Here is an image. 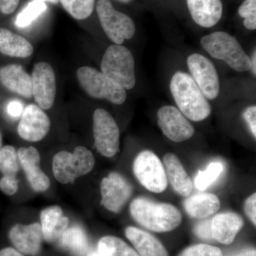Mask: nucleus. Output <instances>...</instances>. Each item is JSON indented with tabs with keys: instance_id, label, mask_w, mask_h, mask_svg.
<instances>
[{
	"instance_id": "f257e3e1",
	"label": "nucleus",
	"mask_w": 256,
	"mask_h": 256,
	"mask_svg": "<svg viewBox=\"0 0 256 256\" xmlns=\"http://www.w3.org/2000/svg\"><path fill=\"white\" fill-rule=\"evenodd\" d=\"M130 212L140 225L154 232H168L181 224V212L173 205L138 197L131 202Z\"/></svg>"
},
{
	"instance_id": "f03ea898",
	"label": "nucleus",
	"mask_w": 256,
	"mask_h": 256,
	"mask_svg": "<svg viewBox=\"0 0 256 256\" xmlns=\"http://www.w3.org/2000/svg\"><path fill=\"white\" fill-rule=\"evenodd\" d=\"M170 90L178 110L186 118L200 122L210 116V102L190 74L175 73L170 82Z\"/></svg>"
},
{
	"instance_id": "7ed1b4c3",
	"label": "nucleus",
	"mask_w": 256,
	"mask_h": 256,
	"mask_svg": "<svg viewBox=\"0 0 256 256\" xmlns=\"http://www.w3.org/2000/svg\"><path fill=\"white\" fill-rule=\"evenodd\" d=\"M201 44L212 57L224 60L234 70L238 72L250 70V57L236 38L227 32H216L202 37Z\"/></svg>"
},
{
	"instance_id": "20e7f679",
	"label": "nucleus",
	"mask_w": 256,
	"mask_h": 256,
	"mask_svg": "<svg viewBox=\"0 0 256 256\" xmlns=\"http://www.w3.org/2000/svg\"><path fill=\"white\" fill-rule=\"evenodd\" d=\"M95 162L92 152L85 146H79L73 152L62 151L56 154L52 161V170L56 180L67 184L90 172Z\"/></svg>"
},
{
	"instance_id": "39448f33",
	"label": "nucleus",
	"mask_w": 256,
	"mask_h": 256,
	"mask_svg": "<svg viewBox=\"0 0 256 256\" xmlns=\"http://www.w3.org/2000/svg\"><path fill=\"white\" fill-rule=\"evenodd\" d=\"M102 73L124 90L136 86L134 60L132 52L122 45H112L106 50L101 62Z\"/></svg>"
},
{
	"instance_id": "423d86ee",
	"label": "nucleus",
	"mask_w": 256,
	"mask_h": 256,
	"mask_svg": "<svg viewBox=\"0 0 256 256\" xmlns=\"http://www.w3.org/2000/svg\"><path fill=\"white\" fill-rule=\"evenodd\" d=\"M76 76L82 89L90 97L106 99L116 105H121L126 101L127 94L124 88L96 68L80 67Z\"/></svg>"
},
{
	"instance_id": "0eeeda50",
	"label": "nucleus",
	"mask_w": 256,
	"mask_h": 256,
	"mask_svg": "<svg viewBox=\"0 0 256 256\" xmlns=\"http://www.w3.org/2000/svg\"><path fill=\"white\" fill-rule=\"evenodd\" d=\"M96 11L106 36L116 44L121 45L124 40L134 36V22L127 14L114 9L110 0H98Z\"/></svg>"
},
{
	"instance_id": "6e6552de",
	"label": "nucleus",
	"mask_w": 256,
	"mask_h": 256,
	"mask_svg": "<svg viewBox=\"0 0 256 256\" xmlns=\"http://www.w3.org/2000/svg\"><path fill=\"white\" fill-rule=\"evenodd\" d=\"M133 172L140 183L154 193H162L168 188V178L160 158L150 150L140 152L133 162Z\"/></svg>"
},
{
	"instance_id": "1a4fd4ad",
	"label": "nucleus",
	"mask_w": 256,
	"mask_h": 256,
	"mask_svg": "<svg viewBox=\"0 0 256 256\" xmlns=\"http://www.w3.org/2000/svg\"><path fill=\"white\" fill-rule=\"evenodd\" d=\"M92 130L98 152L106 158L114 156L119 150L120 130L112 116L104 109H96Z\"/></svg>"
},
{
	"instance_id": "9d476101",
	"label": "nucleus",
	"mask_w": 256,
	"mask_h": 256,
	"mask_svg": "<svg viewBox=\"0 0 256 256\" xmlns=\"http://www.w3.org/2000/svg\"><path fill=\"white\" fill-rule=\"evenodd\" d=\"M188 65L194 79L207 99L214 100L220 95V82L218 73L210 60L200 54L188 57Z\"/></svg>"
},
{
	"instance_id": "9b49d317",
	"label": "nucleus",
	"mask_w": 256,
	"mask_h": 256,
	"mask_svg": "<svg viewBox=\"0 0 256 256\" xmlns=\"http://www.w3.org/2000/svg\"><path fill=\"white\" fill-rule=\"evenodd\" d=\"M32 96L42 110H48L54 104L56 82L54 70L46 62L34 66L32 74Z\"/></svg>"
},
{
	"instance_id": "f8f14e48",
	"label": "nucleus",
	"mask_w": 256,
	"mask_h": 256,
	"mask_svg": "<svg viewBox=\"0 0 256 256\" xmlns=\"http://www.w3.org/2000/svg\"><path fill=\"white\" fill-rule=\"evenodd\" d=\"M131 184L122 175L111 172L101 182L100 204L114 213H118L132 196Z\"/></svg>"
},
{
	"instance_id": "ddd939ff",
	"label": "nucleus",
	"mask_w": 256,
	"mask_h": 256,
	"mask_svg": "<svg viewBox=\"0 0 256 256\" xmlns=\"http://www.w3.org/2000/svg\"><path fill=\"white\" fill-rule=\"evenodd\" d=\"M158 124L164 136L173 142L188 140L194 134V128L190 121L174 106L160 108L158 112Z\"/></svg>"
},
{
	"instance_id": "4468645a",
	"label": "nucleus",
	"mask_w": 256,
	"mask_h": 256,
	"mask_svg": "<svg viewBox=\"0 0 256 256\" xmlns=\"http://www.w3.org/2000/svg\"><path fill=\"white\" fill-rule=\"evenodd\" d=\"M50 117L40 106L30 104L24 108L18 127V136L28 142H38L50 132Z\"/></svg>"
},
{
	"instance_id": "2eb2a0df",
	"label": "nucleus",
	"mask_w": 256,
	"mask_h": 256,
	"mask_svg": "<svg viewBox=\"0 0 256 256\" xmlns=\"http://www.w3.org/2000/svg\"><path fill=\"white\" fill-rule=\"evenodd\" d=\"M9 238L14 248L23 255L36 256L41 252L44 240L41 224H16L10 230Z\"/></svg>"
},
{
	"instance_id": "dca6fc26",
	"label": "nucleus",
	"mask_w": 256,
	"mask_h": 256,
	"mask_svg": "<svg viewBox=\"0 0 256 256\" xmlns=\"http://www.w3.org/2000/svg\"><path fill=\"white\" fill-rule=\"evenodd\" d=\"M18 162L22 168L26 180L36 192H44L50 186V180L40 168V152L34 146L21 148L18 151Z\"/></svg>"
},
{
	"instance_id": "f3484780",
	"label": "nucleus",
	"mask_w": 256,
	"mask_h": 256,
	"mask_svg": "<svg viewBox=\"0 0 256 256\" xmlns=\"http://www.w3.org/2000/svg\"><path fill=\"white\" fill-rule=\"evenodd\" d=\"M44 240L48 242H58L69 226L70 220L64 215L63 210L57 205L46 207L40 214Z\"/></svg>"
},
{
	"instance_id": "a211bd4d",
	"label": "nucleus",
	"mask_w": 256,
	"mask_h": 256,
	"mask_svg": "<svg viewBox=\"0 0 256 256\" xmlns=\"http://www.w3.org/2000/svg\"><path fill=\"white\" fill-rule=\"evenodd\" d=\"M0 82L10 92L25 98L32 97V76L22 66L10 64L0 68Z\"/></svg>"
},
{
	"instance_id": "6ab92c4d",
	"label": "nucleus",
	"mask_w": 256,
	"mask_h": 256,
	"mask_svg": "<svg viewBox=\"0 0 256 256\" xmlns=\"http://www.w3.org/2000/svg\"><path fill=\"white\" fill-rule=\"evenodd\" d=\"M186 4L194 21L202 28H212L222 18V0H186Z\"/></svg>"
},
{
	"instance_id": "aec40b11",
	"label": "nucleus",
	"mask_w": 256,
	"mask_h": 256,
	"mask_svg": "<svg viewBox=\"0 0 256 256\" xmlns=\"http://www.w3.org/2000/svg\"><path fill=\"white\" fill-rule=\"evenodd\" d=\"M163 162L168 181L169 180L173 190L182 196H190L193 190V184L178 156L173 153H166Z\"/></svg>"
},
{
	"instance_id": "412c9836",
	"label": "nucleus",
	"mask_w": 256,
	"mask_h": 256,
	"mask_svg": "<svg viewBox=\"0 0 256 256\" xmlns=\"http://www.w3.org/2000/svg\"><path fill=\"white\" fill-rule=\"evenodd\" d=\"M244 226L240 215L234 212H226L216 215L212 220L214 239L223 244H232Z\"/></svg>"
},
{
	"instance_id": "4be33fe9",
	"label": "nucleus",
	"mask_w": 256,
	"mask_h": 256,
	"mask_svg": "<svg viewBox=\"0 0 256 256\" xmlns=\"http://www.w3.org/2000/svg\"><path fill=\"white\" fill-rule=\"evenodd\" d=\"M126 236L140 256H169L168 250L154 236L136 227L126 229Z\"/></svg>"
},
{
	"instance_id": "5701e85b",
	"label": "nucleus",
	"mask_w": 256,
	"mask_h": 256,
	"mask_svg": "<svg viewBox=\"0 0 256 256\" xmlns=\"http://www.w3.org/2000/svg\"><path fill=\"white\" fill-rule=\"evenodd\" d=\"M220 198L210 193L192 195L184 202V208L192 218H206L220 210Z\"/></svg>"
},
{
	"instance_id": "b1692460",
	"label": "nucleus",
	"mask_w": 256,
	"mask_h": 256,
	"mask_svg": "<svg viewBox=\"0 0 256 256\" xmlns=\"http://www.w3.org/2000/svg\"><path fill=\"white\" fill-rule=\"evenodd\" d=\"M34 47L26 38L6 28H0V53L16 58H28Z\"/></svg>"
},
{
	"instance_id": "393cba45",
	"label": "nucleus",
	"mask_w": 256,
	"mask_h": 256,
	"mask_svg": "<svg viewBox=\"0 0 256 256\" xmlns=\"http://www.w3.org/2000/svg\"><path fill=\"white\" fill-rule=\"evenodd\" d=\"M58 242L60 246L77 256H86L89 252L88 237L80 226H68Z\"/></svg>"
},
{
	"instance_id": "a878e982",
	"label": "nucleus",
	"mask_w": 256,
	"mask_h": 256,
	"mask_svg": "<svg viewBox=\"0 0 256 256\" xmlns=\"http://www.w3.org/2000/svg\"><path fill=\"white\" fill-rule=\"evenodd\" d=\"M97 250L100 256H140L124 240L112 236L100 238Z\"/></svg>"
},
{
	"instance_id": "bb28decb",
	"label": "nucleus",
	"mask_w": 256,
	"mask_h": 256,
	"mask_svg": "<svg viewBox=\"0 0 256 256\" xmlns=\"http://www.w3.org/2000/svg\"><path fill=\"white\" fill-rule=\"evenodd\" d=\"M46 10V3L40 0H32L18 13L15 20V24L18 28H26L40 18Z\"/></svg>"
},
{
	"instance_id": "cd10ccee",
	"label": "nucleus",
	"mask_w": 256,
	"mask_h": 256,
	"mask_svg": "<svg viewBox=\"0 0 256 256\" xmlns=\"http://www.w3.org/2000/svg\"><path fill=\"white\" fill-rule=\"evenodd\" d=\"M18 152L14 146H6L0 150V172L3 176H16L20 171Z\"/></svg>"
},
{
	"instance_id": "c85d7f7f",
	"label": "nucleus",
	"mask_w": 256,
	"mask_h": 256,
	"mask_svg": "<svg viewBox=\"0 0 256 256\" xmlns=\"http://www.w3.org/2000/svg\"><path fill=\"white\" fill-rule=\"evenodd\" d=\"M66 11L76 20H86L92 15L96 0H58Z\"/></svg>"
},
{
	"instance_id": "c756f323",
	"label": "nucleus",
	"mask_w": 256,
	"mask_h": 256,
	"mask_svg": "<svg viewBox=\"0 0 256 256\" xmlns=\"http://www.w3.org/2000/svg\"><path fill=\"white\" fill-rule=\"evenodd\" d=\"M223 170V164L220 162L210 163L206 170L197 173L194 178L195 186L200 191H204L220 178Z\"/></svg>"
},
{
	"instance_id": "7c9ffc66",
	"label": "nucleus",
	"mask_w": 256,
	"mask_h": 256,
	"mask_svg": "<svg viewBox=\"0 0 256 256\" xmlns=\"http://www.w3.org/2000/svg\"><path fill=\"white\" fill-rule=\"evenodd\" d=\"M238 12L240 18H244L246 28L256 30V0H245L239 6Z\"/></svg>"
},
{
	"instance_id": "2f4dec72",
	"label": "nucleus",
	"mask_w": 256,
	"mask_h": 256,
	"mask_svg": "<svg viewBox=\"0 0 256 256\" xmlns=\"http://www.w3.org/2000/svg\"><path fill=\"white\" fill-rule=\"evenodd\" d=\"M178 256H223V252L213 246L198 244L185 249Z\"/></svg>"
},
{
	"instance_id": "473e14b6",
	"label": "nucleus",
	"mask_w": 256,
	"mask_h": 256,
	"mask_svg": "<svg viewBox=\"0 0 256 256\" xmlns=\"http://www.w3.org/2000/svg\"><path fill=\"white\" fill-rule=\"evenodd\" d=\"M194 232L198 238L204 240H213L212 220H205L198 222L194 228Z\"/></svg>"
},
{
	"instance_id": "72a5a7b5",
	"label": "nucleus",
	"mask_w": 256,
	"mask_h": 256,
	"mask_svg": "<svg viewBox=\"0 0 256 256\" xmlns=\"http://www.w3.org/2000/svg\"><path fill=\"white\" fill-rule=\"evenodd\" d=\"M18 180L16 176H3L0 178V190L8 196H12L18 192Z\"/></svg>"
},
{
	"instance_id": "f704fd0d",
	"label": "nucleus",
	"mask_w": 256,
	"mask_h": 256,
	"mask_svg": "<svg viewBox=\"0 0 256 256\" xmlns=\"http://www.w3.org/2000/svg\"><path fill=\"white\" fill-rule=\"evenodd\" d=\"M242 118L246 121L250 132L254 138H256V106H249L242 112Z\"/></svg>"
},
{
	"instance_id": "c9c22d12",
	"label": "nucleus",
	"mask_w": 256,
	"mask_h": 256,
	"mask_svg": "<svg viewBox=\"0 0 256 256\" xmlns=\"http://www.w3.org/2000/svg\"><path fill=\"white\" fill-rule=\"evenodd\" d=\"M246 214L254 226L256 225V194L254 193L244 203Z\"/></svg>"
},
{
	"instance_id": "e433bc0d",
	"label": "nucleus",
	"mask_w": 256,
	"mask_h": 256,
	"mask_svg": "<svg viewBox=\"0 0 256 256\" xmlns=\"http://www.w3.org/2000/svg\"><path fill=\"white\" fill-rule=\"evenodd\" d=\"M24 105L21 101L18 100H12L10 101L6 105V114L12 118L16 119L20 118L23 114Z\"/></svg>"
},
{
	"instance_id": "4c0bfd02",
	"label": "nucleus",
	"mask_w": 256,
	"mask_h": 256,
	"mask_svg": "<svg viewBox=\"0 0 256 256\" xmlns=\"http://www.w3.org/2000/svg\"><path fill=\"white\" fill-rule=\"evenodd\" d=\"M20 0H0V12L4 14H10L18 8Z\"/></svg>"
},
{
	"instance_id": "58836bf2",
	"label": "nucleus",
	"mask_w": 256,
	"mask_h": 256,
	"mask_svg": "<svg viewBox=\"0 0 256 256\" xmlns=\"http://www.w3.org/2000/svg\"><path fill=\"white\" fill-rule=\"evenodd\" d=\"M224 256H256V252L254 248H247L238 252H229Z\"/></svg>"
},
{
	"instance_id": "ea45409f",
	"label": "nucleus",
	"mask_w": 256,
	"mask_h": 256,
	"mask_svg": "<svg viewBox=\"0 0 256 256\" xmlns=\"http://www.w3.org/2000/svg\"><path fill=\"white\" fill-rule=\"evenodd\" d=\"M0 256H24L14 248H5L0 250Z\"/></svg>"
},
{
	"instance_id": "a19ab883",
	"label": "nucleus",
	"mask_w": 256,
	"mask_h": 256,
	"mask_svg": "<svg viewBox=\"0 0 256 256\" xmlns=\"http://www.w3.org/2000/svg\"><path fill=\"white\" fill-rule=\"evenodd\" d=\"M250 69L252 70V74L254 76L256 75V52L254 50L252 52V57L250 58Z\"/></svg>"
},
{
	"instance_id": "79ce46f5",
	"label": "nucleus",
	"mask_w": 256,
	"mask_h": 256,
	"mask_svg": "<svg viewBox=\"0 0 256 256\" xmlns=\"http://www.w3.org/2000/svg\"><path fill=\"white\" fill-rule=\"evenodd\" d=\"M86 256H100V254H99L97 250H92V252H88L87 255Z\"/></svg>"
},
{
	"instance_id": "37998d69",
	"label": "nucleus",
	"mask_w": 256,
	"mask_h": 256,
	"mask_svg": "<svg viewBox=\"0 0 256 256\" xmlns=\"http://www.w3.org/2000/svg\"><path fill=\"white\" fill-rule=\"evenodd\" d=\"M40 1L44 2H50L52 3V4H58L60 1L58 0H40Z\"/></svg>"
},
{
	"instance_id": "c03bdc74",
	"label": "nucleus",
	"mask_w": 256,
	"mask_h": 256,
	"mask_svg": "<svg viewBox=\"0 0 256 256\" xmlns=\"http://www.w3.org/2000/svg\"><path fill=\"white\" fill-rule=\"evenodd\" d=\"M117 1L120 2L122 3H130L132 1V0H117Z\"/></svg>"
},
{
	"instance_id": "a18cd8bd",
	"label": "nucleus",
	"mask_w": 256,
	"mask_h": 256,
	"mask_svg": "<svg viewBox=\"0 0 256 256\" xmlns=\"http://www.w3.org/2000/svg\"><path fill=\"white\" fill-rule=\"evenodd\" d=\"M2 136L1 134H0V150H1L2 148Z\"/></svg>"
}]
</instances>
